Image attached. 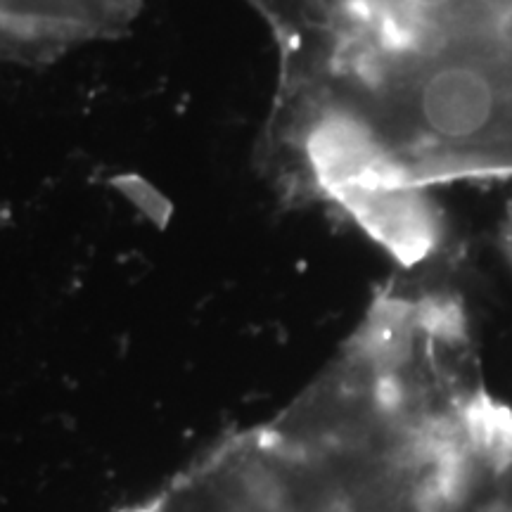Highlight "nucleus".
<instances>
[{
    "label": "nucleus",
    "mask_w": 512,
    "mask_h": 512,
    "mask_svg": "<svg viewBox=\"0 0 512 512\" xmlns=\"http://www.w3.org/2000/svg\"><path fill=\"white\" fill-rule=\"evenodd\" d=\"M297 145L347 209L512 176V0H302Z\"/></svg>",
    "instance_id": "nucleus-1"
},
{
    "label": "nucleus",
    "mask_w": 512,
    "mask_h": 512,
    "mask_svg": "<svg viewBox=\"0 0 512 512\" xmlns=\"http://www.w3.org/2000/svg\"><path fill=\"white\" fill-rule=\"evenodd\" d=\"M505 247H508L510 259H512V204H510V211H508V221H505Z\"/></svg>",
    "instance_id": "nucleus-2"
}]
</instances>
